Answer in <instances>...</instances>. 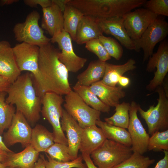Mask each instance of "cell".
Wrapping results in <instances>:
<instances>
[{
    "label": "cell",
    "mask_w": 168,
    "mask_h": 168,
    "mask_svg": "<svg viewBox=\"0 0 168 168\" xmlns=\"http://www.w3.org/2000/svg\"><path fill=\"white\" fill-rule=\"evenodd\" d=\"M39 154L40 152L30 144L20 152H8L2 163L6 167L34 168Z\"/></svg>",
    "instance_id": "cell-19"
},
{
    "label": "cell",
    "mask_w": 168,
    "mask_h": 168,
    "mask_svg": "<svg viewBox=\"0 0 168 168\" xmlns=\"http://www.w3.org/2000/svg\"><path fill=\"white\" fill-rule=\"evenodd\" d=\"M0 144L2 147L5 148V149L8 152H12V151L10 150L4 144L2 140V137L0 135Z\"/></svg>",
    "instance_id": "cell-46"
},
{
    "label": "cell",
    "mask_w": 168,
    "mask_h": 168,
    "mask_svg": "<svg viewBox=\"0 0 168 168\" xmlns=\"http://www.w3.org/2000/svg\"><path fill=\"white\" fill-rule=\"evenodd\" d=\"M15 59L12 48L7 41L0 42V76L11 83L21 75Z\"/></svg>",
    "instance_id": "cell-17"
},
{
    "label": "cell",
    "mask_w": 168,
    "mask_h": 168,
    "mask_svg": "<svg viewBox=\"0 0 168 168\" xmlns=\"http://www.w3.org/2000/svg\"><path fill=\"white\" fill-rule=\"evenodd\" d=\"M106 62L99 60L91 61L87 68L78 75L76 84L89 87L103 77Z\"/></svg>",
    "instance_id": "cell-23"
},
{
    "label": "cell",
    "mask_w": 168,
    "mask_h": 168,
    "mask_svg": "<svg viewBox=\"0 0 168 168\" xmlns=\"http://www.w3.org/2000/svg\"><path fill=\"white\" fill-rule=\"evenodd\" d=\"M146 71L151 72L156 68L152 79L146 86L147 90L152 91L161 86L168 72V43L166 40L161 42L156 53L149 58Z\"/></svg>",
    "instance_id": "cell-12"
},
{
    "label": "cell",
    "mask_w": 168,
    "mask_h": 168,
    "mask_svg": "<svg viewBox=\"0 0 168 168\" xmlns=\"http://www.w3.org/2000/svg\"><path fill=\"white\" fill-rule=\"evenodd\" d=\"M148 150L168 151V129L155 132L149 138Z\"/></svg>",
    "instance_id": "cell-32"
},
{
    "label": "cell",
    "mask_w": 168,
    "mask_h": 168,
    "mask_svg": "<svg viewBox=\"0 0 168 168\" xmlns=\"http://www.w3.org/2000/svg\"><path fill=\"white\" fill-rule=\"evenodd\" d=\"M155 160L136 152L113 168H147L153 164Z\"/></svg>",
    "instance_id": "cell-31"
},
{
    "label": "cell",
    "mask_w": 168,
    "mask_h": 168,
    "mask_svg": "<svg viewBox=\"0 0 168 168\" xmlns=\"http://www.w3.org/2000/svg\"><path fill=\"white\" fill-rule=\"evenodd\" d=\"M5 166L2 163H0V168H5Z\"/></svg>",
    "instance_id": "cell-49"
},
{
    "label": "cell",
    "mask_w": 168,
    "mask_h": 168,
    "mask_svg": "<svg viewBox=\"0 0 168 168\" xmlns=\"http://www.w3.org/2000/svg\"><path fill=\"white\" fill-rule=\"evenodd\" d=\"M130 82V79L129 78L122 76L119 78L118 83L122 87H126L129 85Z\"/></svg>",
    "instance_id": "cell-43"
},
{
    "label": "cell",
    "mask_w": 168,
    "mask_h": 168,
    "mask_svg": "<svg viewBox=\"0 0 168 168\" xmlns=\"http://www.w3.org/2000/svg\"><path fill=\"white\" fill-rule=\"evenodd\" d=\"M102 35L103 33L99 26V19L84 15L78 26L75 41L78 44H83L93 39H98Z\"/></svg>",
    "instance_id": "cell-22"
},
{
    "label": "cell",
    "mask_w": 168,
    "mask_h": 168,
    "mask_svg": "<svg viewBox=\"0 0 168 168\" xmlns=\"http://www.w3.org/2000/svg\"><path fill=\"white\" fill-rule=\"evenodd\" d=\"M61 119L62 129L66 133L69 154L73 160L78 157L83 128L63 108Z\"/></svg>",
    "instance_id": "cell-16"
},
{
    "label": "cell",
    "mask_w": 168,
    "mask_h": 168,
    "mask_svg": "<svg viewBox=\"0 0 168 168\" xmlns=\"http://www.w3.org/2000/svg\"><path fill=\"white\" fill-rule=\"evenodd\" d=\"M12 49L18 67L21 72H30L37 95L43 96V85L38 68L40 47L22 42L16 44Z\"/></svg>",
    "instance_id": "cell-3"
},
{
    "label": "cell",
    "mask_w": 168,
    "mask_h": 168,
    "mask_svg": "<svg viewBox=\"0 0 168 168\" xmlns=\"http://www.w3.org/2000/svg\"><path fill=\"white\" fill-rule=\"evenodd\" d=\"M41 28L53 37L64 30L63 12L57 6L52 5L42 8Z\"/></svg>",
    "instance_id": "cell-18"
},
{
    "label": "cell",
    "mask_w": 168,
    "mask_h": 168,
    "mask_svg": "<svg viewBox=\"0 0 168 168\" xmlns=\"http://www.w3.org/2000/svg\"><path fill=\"white\" fill-rule=\"evenodd\" d=\"M7 94L6 91L0 92V135L10 127L16 111L13 105L6 102Z\"/></svg>",
    "instance_id": "cell-30"
},
{
    "label": "cell",
    "mask_w": 168,
    "mask_h": 168,
    "mask_svg": "<svg viewBox=\"0 0 168 168\" xmlns=\"http://www.w3.org/2000/svg\"><path fill=\"white\" fill-rule=\"evenodd\" d=\"M81 155L87 168H99L94 164L90 155L86 154H82Z\"/></svg>",
    "instance_id": "cell-41"
},
{
    "label": "cell",
    "mask_w": 168,
    "mask_h": 168,
    "mask_svg": "<svg viewBox=\"0 0 168 168\" xmlns=\"http://www.w3.org/2000/svg\"><path fill=\"white\" fill-rule=\"evenodd\" d=\"M50 39L51 43H57L61 51L58 54V59L68 72L76 73L84 67L87 59L75 53L72 39L68 33L63 30Z\"/></svg>",
    "instance_id": "cell-10"
},
{
    "label": "cell",
    "mask_w": 168,
    "mask_h": 168,
    "mask_svg": "<svg viewBox=\"0 0 168 168\" xmlns=\"http://www.w3.org/2000/svg\"><path fill=\"white\" fill-rule=\"evenodd\" d=\"M96 124L101 129L107 139L131 147L130 136L126 129L111 125L100 120H97Z\"/></svg>",
    "instance_id": "cell-25"
},
{
    "label": "cell",
    "mask_w": 168,
    "mask_h": 168,
    "mask_svg": "<svg viewBox=\"0 0 168 168\" xmlns=\"http://www.w3.org/2000/svg\"><path fill=\"white\" fill-rule=\"evenodd\" d=\"M73 89L84 101L92 108L100 112L109 113L110 111V107L103 103L90 90L89 87L75 84Z\"/></svg>",
    "instance_id": "cell-28"
},
{
    "label": "cell",
    "mask_w": 168,
    "mask_h": 168,
    "mask_svg": "<svg viewBox=\"0 0 168 168\" xmlns=\"http://www.w3.org/2000/svg\"><path fill=\"white\" fill-rule=\"evenodd\" d=\"M5 152H7L0 144V153Z\"/></svg>",
    "instance_id": "cell-48"
},
{
    "label": "cell",
    "mask_w": 168,
    "mask_h": 168,
    "mask_svg": "<svg viewBox=\"0 0 168 168\" xmlns=\"http://www.w3.org/2000/svg\"><path fill=\"white\" fill-rule=\"evenodd\" d=\"M64 110L82 128L96 124L100 120L101 112L87 105L72 90L65 96Z\"/></svg>",
    "instance_id": "cell-8"
},
{
    "label": "cell",
    "mask_w": 168,
    "mask_h": 168,
    "mask_svg": "<svg viewBox=\"0 0 168 168\" xmlns=\"http://www.w3.org/2000/svg\"><path fill=\"white\" fill-rule=\"evenodd\" d=\"M40 18L39 13L34 10L27 16L25 21L16 24L13 32L15 40L18 42L36 45L39 47L50 42L39 24Z\"/></svg>",
    "instance_id": "cell-7"
},
{
    "label": "cell",
    "mask_w": 168,
    "mask_h": 168,
    "mask_svg": "<svg viewBox=\"0 0 168 168\" xmlns=\"http://www.w3.org/2000/svg\"><path fill=\"white\" fill-rule=\"evenodd\" d=\"M51 158L61 162L73 160L69 153L68 146L54 142L45 152Z\"/></svg>",
    "instance_id": "cell-34"
},
{
    "label": "cell",
    "mask_w": 168,
    "mask_h": 168,
    "mask_svg": "<svg viewBox=\"0 0 168 168\" xmlns=\"http://www.w3.org/2000/svg\"><path fill=\"white\" fill-rule=\"evenodd\" d=\"M84 15L79 10L68 4L63 12L64 30L73 41H75L79 23Z\"/></svg>",
    "instance_id": "cell-27"
},
{
    "label": "cell",
    "mask_w": 168,
    "mask_h": 168,
    "mask_svg": "<svg viewBox=\"0 0 168 168\" xmlns=\"http://www.w3.org/2000/svg\"><path fill=\"white\" fill-rule=\"evenodd\" d=\"M89 87L103 103L110 107H115L119 103V100L126 95L121 86H109L104 84L100 80Z\"/></svg>",
    "instance_id": "cell-20"
},
{
    "label": "cell",
    "mask_w": 168,
    "mask_h": 168,
    "mask_svg": "<svg viewBox=\"0 0 168 168\" xmlns=\"http://www.w3.org/2000/svg\"><path fill=\"white\" fill-rule=\"evenodd\" d=\"M47 160L44 159L45 168H87L85 163L83 162L82 155L76 159L68 162H61L51 158L46 153Z\"/></svg>",
    "instance_id": "cell-35"
},
{
    "label": "cell",
    "mask_w": 168,
    "mask_h": 168,
    "mask_svg": "<svg viewBox=\"0 0 168 168\" xmlns=\"http://www.w3.org/2000/svg\"><path fill=\"white\" fill-rule=\"evenodd\" d=\"M168 34V23L158 16L148 26L138 40H134L135 51H143V63L152 55L156 45L163 40Z\"/></svg>",
    "instance_id": "cell-9"
},
{
    "label": "cell",
    "mask_w": 168,
    "mask_h": 168,
    "mask_svg": "<svg viewBox=\"0 0 168 168\" xmlns=\"http://www.w3.org/2000/svg\"><path fill=\"white\" fill-rule=\"evenodd\" d=\"M5 168H21L19 167H6Z\"/></svg>",
    "instance_id": "cell-50"
},
{
    "label": "cell",
    "mask_w": 168,
    "mask_h": 168,
    "mask_svg": "<svg viewBox=\"0 0 168 168\" xmlns=\"http://www.w3.org/2000/svg\"><path fill=\"white\" fill-rule=\"evenodd\" d=\"M6 132L3 134V141L8 148L19 143L23 147L30 144L32 128L24 115L16 111L11 125Z\"/></svg>",
    "instance_id": "cell-11"
},
{
    "label": "cell",
    "mask_w": 168,
    "mask_h": 168,
    "mask_svg": "<svg viewBox=\"0 0 168 168\" xmlns=\"http://www.w3.org/2000/svg\"><path fill=\"white\" fill-rule=\"evenodd\" d=\"M98 39L111 57H112L117 60L120 59L123 55V50L121 46L116 40L103 35H100Z\"/></svg>",
    "instance_id": "cell-33"
},
{
    "label": "cell",
    "mask_w": 168,
    "mask_h": 168,
    "mask_svg": "<svg viewBox=\"0 0 168 168\" xmlns=\"http://www.w3.org/2000/svg\"><path fill=\"white\" fill-rule=\"evenodd\" d=\"M135 63V61L132 58L122 65H114L106 62L105 74L101 81L106 85L115 86L120 77L136 68Z\"/></svg>",
    "instance_id": "cell-24"
},
{
    "label": "cell",
    "mask_w": 168,
    "mask_h": 168,
    "mask_svg": "<svg viewBox=\"0 0 168 168\" xmlns=\"http://www.w3.org/2000/svg\"><path fill=\"white\" fill-rule=\"evenodd\" d=\"M18 0H0V5L3 6L5 5H9L18 2Z\"/></svg>",
    "instance_id": "cell-45"
},
{
    "label": "cell",
    "mask_w": 168,
    "mask_h": 168,
    "mask_svg": "<svg viewBox=\"0 0 168 168\" xmlns=\"http://www.w3.org/2000/svg\"><path fill=\"white\" fill-rule=\"evenodd\" d=\"M85 44L86 49L96 55L98 60L106 62L111 58L98 39L91 40Z\"/></svg>",
    "instance_id": "cell-36"
},
{
    "label": "cell",
    "mask_w": 168,
    "mask_h": 168,
    "mask_svg": "<svg viewBox=\"0 0 168 168\" xmlns=\"http://www.w3.org/2000/svg\"><path fill=\"white\" fill-rule=\"evenodd\" d=\"M64 101L61 95L51 92H46L41 98V113L52 127L54 142L68 146L60 120L63 113L62 105Z\"/></svg>",
    "instance_id": "cell-4"
},
{
    "label": "cell",
    "mask_w": 168,
    "mask_h": 168,
    "mask_svg": "<svg viewBox=\"0 0 168 168\" xmlns=\"http://www.w3.org/2000/svg\"><path fill=\"white\" fill-rule=\"evenodd\" d=\"M54 143L53 133L44 126L37 124L32 128L30 144L37 151H45Z\"/></svg>",
    "instance_id": "cell-26"
},
{
    "label": "cell",
    "mask_w": 168,
    "mask_h": 168,
    "mask_svg": "<svg viewBox=\"0 0 168 168\" xmlns=\"http://www.w3.org/2000/svg\"><path fill=\"white\" fill-rule=\"evenodd\" d=\"M11 84L7 79L0 76V92L6 91Z\"/></svg>",
    "instance_id": "cell-40"
},
{
    "label": "cell",
    "mask_w": 168,
    "mask_h": 168,
    "mask_svg": "<svg viewBox=\"0 0 168 168\" xmlns=\"http://www.w3.org/2000/svg\"><path fill=\"white\" fill-rule=\"evenodd\" d=\"M146 8L158 16H168V0H150L146 1L144 4Z\"/></svg>",
    "instance_id": "cell-37"
},
{
    "label": "cell",
    "mask_w": 168,
    "mask_h": 168,
    "mask_svg": "<svg viewBox=\"0 0 168 168\" xmlns=\"http://www.w3.org/2000/svg\"><path fill=\"white\" fill-rule=\"evenodd\" d=\"M32 74L29 72L20 75L11 84L6 92V101L16 106L29 124L34 125L40 118L41 97L38 96L34 86Z\"/></svg>",
    "instance_id": "cell-2"
},
{
    "label": "cell",
    "mask_w": 168,
    "mask_h": 168,
    "mask_svg": "<svg viewBox=\"0 0 168 168\" xmlns=\"http://www.w3.org/2000/svg\"><path fill=\"white\" fill-rule=\"evenodd\" d=\"M138 106L133 101L130 104L129 111V121L128 129L131 141V147L133 152L143 155L148 150L150 136L138 116Z\"/></svg>",
    "instance_id": "cell-14"
},
{
    "label": "cell",
    "mask_w": 168,
    "mask_h": 168,
    "mask_svg": "<svg viewBox=\"0 0 168 168\" xmlns=\"http://www.w3.org/2000/svg\"><path fill=\"white\" fill-rule=\"evenodd\" d=\"M158 16L146 8H139L124 15L123 24L128 36L135 40Z\"/></svg>",
    "instance_id": "cell-13"
},
{
    "label": "cell",
    "mask_w": 168,
    "mask_h": 168,
    "mask_svg": "<svg viewBox=\"0 0 168 168\" xmlns=\"http://www.w3.org/2000/svg\"><path fill=\"white\" fill-rule=\"evenodd\" d=\"M8 152H5L0 153V163H2L6 158L8 153Z\"/></svg>",
    "instance_id": "cell-47"
},
{
    "label": "cell",
    "mask_w": 168,
    "mask_h": 168,
    "mask_svg": "<svg viewBox=\"0 0 168 168\" xmlns=\"http://www.w3.org/2000/svg\"><path fill=\"white\" fill-rule=\"evenodd\" d=\"M156 89L159 96L156 105L150 106L146 111L139 105L138 108V111L147 125L148 134L151 136L156 132L168 129V96L161 86Z\"/></svg>",
    "instance_id": "cell-6"
},
{
    "label": "cell",
    "mask_w": 168,
    "mask_h": 168,
    "mask_svg": "<svg viewBox=\"0 0 168 168\" xmlns=\"http://www.w3.org/2000/svg\"><path fill=\"white\" fill-rule=\"evenodd\" d=\"M164 157L159 161L154 168H168V151H163Z\"/></svg>",
    "instance_id": "cell-39"
},
{
    "label": "cell",
    "mask_w": 168,
    "mask_h": 168,
    "mask_svg": "<svg viewBox=\"0 0 168 168\" xmlns=\"http://www.w3.org/2000/svg\"><path fill=\"white\" fill-rule=\"evenodd\" d=\"M60 51L50 42L40 47L38 68L43 95L51 92L65 95L72 90L68 80V71L58 59Z\"/></svg>",
    "instance_id": "cell-1"
},
{
    "label": "cell",
    "mask_w": 168,
    "mask_h": 168,
    "mask_svg": "<svg viewBox=\"0 0 168 168\" xmlns=\"http://www.w3.org/2000/svg\"><path fill=\"white\" fill-rule=\"evenodd\" d=\"M52 4L58 7L63 12L69 0H52Z\"/></svg>",
    "instance_id": "cell-42"
},
{
    "label": "cell",
    "mask_w": 168,
    "mask_h": 168,
    "mask_svg": "<svg viewBox=\"0 0 168 168\" xmlns=\"http://www.w3.org/2000/svg\"><path fill=\"white\" fill-rule=\"evenodd\" d=\"M101 129L95 124L83 128L79 150L90 155L106 139Z\"/></svg>",
    "instance_id": "cell-21"
},
{
    "label": "cell",
    "mask_w": 168,
    "mask_h": 168,
    "mask_svg": "<svg viewBox=\"0 0 168 168\" xmlns=\"http://www.w3.org/2000/svg\"></svg>",
    "instance_id": "cell-51"
},
{
    "label": "cell",
    "mask_w": 168,
    "mask_h": 168,
    "mask_svg": "<svg viewBox=\"0 0 168 168\" xmlns=\"http://www.w3.org/2000/svg\"><path fill=\"white\" fill-rule=\"evenodd\" d=\"M130 107V104L125 102L117 105L115 107L114 114L110 117L105 118V122L116 126L128 128L129 121Z\"/></svg>",
    "instance_id": "cell-29"
},
{
    "label": "cell",
    "mask_w": 168,
    "mask_h": 168,
    "mask_svg": "<svg viewBox=\"0 0 168 168\" xmlns=\"http://www.w3.org/2000/svg\"><path fill=\"white\" fill-rule=\"evenodd\" d=\"M131 147L106 139L90 155L94 164L99 168H113L133 154Z\"/></svg>",
    "instance_id": "cell-5"
},
{
    "label": "cell",
    "mask_w": 168,
    "mask_h": 168,
    "mask_svg": "<svg viewBox=\"0 0 168 168\" xmlns=\"http://www.w3.org/2000/svg\"><path fill=\"white\" fill-rule=\"evenodd\" d=\"M44 159V156L40 155V157L35 163L34 168H45Z\"/></svg>",
    "instance_id": "cell-44"
},
{
    "label": "cell",
    "mask_w": 168,
    "mask_h": 168,
    "mask_svg": "<svg viewBox=\"0 0 168 168\" xmlns=\"http://www.w3.org/2000/svg\"><path fill=\"white\" fill-rule=\"evenodd\" d=\"M24 3L31 7H36L38 5L41 6L42 9L51 6L52 5V0H24Z\"/></svg>",
    "instance_id": "cell-38"
},
{
    "label": "cell",
    "mask_w": 168,
    "mask_h": 168,
    "mask_svg": "<svg viewBox=\"0 0 168 168\" xmlns=\"http://www.w3.org/2000/svg\"><path fill=\"white\" fill-rule=\"evenodd\" d=\"M98 19L103 33L113 36L126 49L135 50L134 40L128 36L124 28L123 17Z\"/></svg>",
    "instance_id": "cell-15"
}]
</instances>
